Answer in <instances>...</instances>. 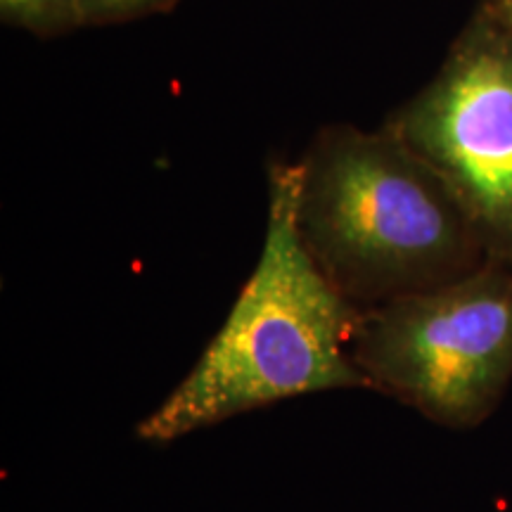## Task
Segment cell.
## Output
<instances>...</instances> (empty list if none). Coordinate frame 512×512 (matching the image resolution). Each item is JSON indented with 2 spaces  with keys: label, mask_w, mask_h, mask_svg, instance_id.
Listing matches in <instances>:
<instances>
[{
  "label": "cell",
  "mask_w": 512,
  "mask_h": 512,
  "mask_svg": "<svg viewBox=\"0 0 512 512\" xmlns=\"http://www.w3.org/2000/svg\"><path fill=\"white\" fill-rule=\"evenodd\" d=\"M361 313L304 247L297 226V164H273L259 264L195 368L140 420L138 439L171 444L294 396L368 389L351 358Z\"/></svg>",
  "instance_id": "cell-1"
},
{
  "label": "cell",
  "mask_w": 512,
  "mask_h": 512,
  "mask_svg": "<svg viewBox=\"0 0 512 512\" xmlns=\"http://www.w3.org/2000/svg\"><path fill=\"white\" fill-rule=\"evenodd\" d=\"M297 226L325 278L361 311L489 264L456 195L387 124L318 133L297 162Z\"/></svg>",
  "instance_id": "cell-2"
},
{
  "label": "cell",
  "mask_w": 512,
  "mask_h": 512,
  "mask_svg": "<svg viewBox=\"0 0 512 512\" xmlns=\"http://www.w3.org/2000/svg\"><path fill=\"white\" fill-rule=\"evenodd\" d=\"M351 358L368 389L451 430L482 425L512 382V266L363 311Z\"/></svg>",
  "instance_id": "cell-3"
},
{
  "label": "cell",
  "mask_w": 512,
  "mask_h": 512,
  "mask_svg": "<svg viewBox=\"0 0 512 512\" xmlns=\"http://www.w3.org/2000/svg\"><path fill=\"white\" fill-rule=\"evenodd\" d=\"M387 126L456 195L489 261L512 266V24L479 5Z\"/></svg>",
  "instance_id": "cell-4"
},
{
  "label": "cell",
  "mask_w": 512,
  "mask_h": 512,
  "mask_svg": "<svg viewBox=\"0 0 512 512\" xmlns=\"http://www.w3.org/2000/svg\"><path fill=\"white\" fill-rule=\"evenodd\" d=\"M3 22L38 36H57L81 27L79 0H0Z\"/></svg>",
  "instance_id": "cell-5"
},
{
  "label": "cell",
  "mask_w": 512,
  "mask_h": 512,
  "mask_svg": "<svg viewBox=\"0 0 512 512\" xmlns=\"http://www.w3.org/2000/svg\"><path fill=\"white\" fill-rule=\"evenodd\" d=\"M178 0H79L81 27L119 24L171 10Z\"/></svg>",
  "instance_id": "cell-6"
},
{
  "label": "cell",
  "mask_w": 512,
  "mask_h": 512,
  "mask_svg": "<svg viewBox=\"0 0 512 512\" xmlns=\"http://www.w3.org/2000/svg\"><path fill=\"white\" fill-rule=\"evenodd\" d=\"M482 8L503 19V22L512 24V0H482Z\"/></svg>",
  "instance_id": "cell-7"
}]
</instances>
